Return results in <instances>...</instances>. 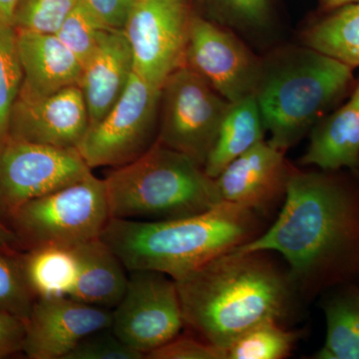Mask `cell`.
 <instances>
[{
	"mask_svg": "<svg viewBox=\"0 0 359 359\" xmlns=\"http://www.w3.org/2000/svg\"><path fill=\"white\" fill-rule=\"evenodd\" d=\"M90 126L78 85L40 98L18 97L9 119V139L77 149Z\"/></svg>",
	"mask_w": 359,
	"mask_h": 359,
	"instance_id": "obj_14",
	"label": "cell"
},
{
	"mask_svg": "<svg viewBox=\"0 0 359 359\" xmlns=\"http://www.w3.org/2000/svg\"><path fill=\"white\" fill-rule=\"evenodd\" d=\"M175 282L185 327L224 351L250 328L287 318L297 294L269 252L233 250Z\"/></svg>",
	"mask_w": 359,
	"mask_h": 359,
	"instance_id": "obj_2",
	"label": "cell"
},
{
	"mask_svg": "<svg viewBox=\"0 0 359 359\" xmlns=\"http://www.w3.org/2000/svg\"><path fill=\"white\" fill-rule=\"evenodd\" d=\"M144 354L118 339L111 328L99 330L80 340L65 359H142Z\"/></svg>",
	"mask_w": 359,
	"mask_h": 359,
	"instance_id": "obj_30",
	"label": "cell"
},
{
	"mask_svg": "<svg viewBox=\"0 0 359 359\" xmlns=\"http://www.w3.org/2000/svg\"><path fill=\"white\" fill-rule=\"evenodd\" d=\"M108 30L110 28L96 18L83 0H79L55 35L83 65Z\"/></svg>",
	"mask_w": 359,
	"mask_h": 359,
	"instance_id": "obj_26",
	"label": "cell"
},
{
	"mask_svg": "<svg viewBox=\"0 0 359 359\" xmlns=\"http://www.w3.org/2000/svg\"><path fill=\"white\" fill-rule=\"evenodd\" d=\"M111 219L104 179L89 173L26 203L9 222L20 247L74 248L100 238Z\"/></svg>",
	"mask_w": 359,
	"mask_h": 359,
	"instance_id": "obj_6",
	"label": "cell"
},
{
	"mask_svg": "<svg viewBox=\"0 0 359 359\" xmlns=\"http://www.w3.org/2000/svg\"><path fill=\"white\" fill-rule=\"evenodd\" d=\"M77 276L70 297L84 304L113 309L119 304L128 283L121 259L100 238L72 248Z\"/></svg>",
	"mask_w": 359,
	"mask_h": 359,
	"instance_id": "obj_19",
	"label": "cell"
},
{
	"mask_svg": "<svg viewBox=\"0 0 359 359\" xmlns=\"http://www.w3.org/2000/svg\"><path fill=\"white\" fill-rule=\"evenodd\" d=\"M209 20L237 30L264 29L271 18V0H201Z\"/></svg>",
	"mask_w": 359,
	"mask_h": 359,
	"instance_id": "obj_27",
	"label": "cell"
},
{
	"mask_svg": "<svg viewBox=\"0 0 359 359\" xmlns=\"http://www.w3.org/2000/svg\"><path fill=\"white\" fill-rule=\"evenodd\" d=\"M18 48L23 75L18 97L40 98L79 83L82 65L55 34L18 32Z\"/></svg>",
	"mask_w": 359,
	"mask_h": 359,
	"instance_id": "obj_17",
	"label": "cell"
},
{
	"mask_svg": "<svg viewBox=\"0 0 359 359\" xmlns=\"http://www.w3.org/2000/svg\"><path fill=\"white\" fill-rule=\"evenodd\" d=\"M18 256L0 250V313L26 320L36 299L26 283Z\"/></svg>",
	"mask_w": 359,
	"mask_h": 359,
	"instance_id": "obj_29",
	"label": "cell"
},
{
	"mask_svg": "<svg viewBox=\"0 0 359 359\" xmlns=\"http://www.w3.org/2000/svg\"><path fill=\"white\" fill-rule=\"evenodd\" d=\"M302 166L359 171V78L346 102L328 113L309 132Z\"/></svg>",
	"mask_w": 359,
	"mask_h": 359,
	"instance_id": "obj_18",
	"label": "cell"
},
{
	"mask_svg": "<svg viewBox=\"0 0 359 359\" xmlns=\"http://www.w3.org/2000/svg\"><path fill=\"white\" fill-rule=\"evenodd\" d=\"M262 218L223 202L208 211L164 221L111 218L100 238L127 271H155L177 280L262 233Z\"/></svg>",
	"mask_w": 359,
	"mask_h": 359,
	"instance_id": "obj_3",
	"label": "cell"
},
{
	"mask_svg": "<svg viewBox=\"0 0 359 359\" xmlns=\"http://www.w3.org/2000/svg\"><path fill=\"white\" fill-rule=\"evenodd\" d=\"M285 155L264 140L233 160L215 179L222 200L269 217L283 205L294 169Z\"/></svg>",
	"mask_w": 359,
	"mask_h": 359,
	"instance_id": "obj_15",
	"label": "cell"
},
{
	"mask_svg": "<svg viewBox=\"0 0 359 359\" xmlns=\"http://www.w3.org/2000/svg\"><path fill=\"white\" fill-rule=\"evenodd\" d=\"M302 41L353 69L359 67V2L320 11L302 33Z\"/></svg>",
	"mask_w": 359,
	"mask_h": 359,
	"instance_id": "obj_23",
	"label": "cell"
},
{
	"mask_svg": "<svg viewBox=\"0 0 359 359\" xmlns=\"http://www.w3.org/2000/svg\"><path fill=\"white\" fill-rule=\"evenodd\" d=\"M134 73L131 47L123 29H110L82 65L79 86L90 126L100 121L124 93Z\"/></svg>",
	"mask_w": 359,
	"mask_h": 359,
	"instance_id": "obj_16",
	"label": "cell"
},
{
	"mask_svg": "<svg viewBox=\"0 0 359 359\" xmlns=\"http://www.w3.org/2000/svg\"><path fill=\"white\" fill-rule=\"evenodd\" d=\"M25 320L13 314L0 313V358L22 351Z\"/></svg>",
	"mask_w": 359,
	"mask_h": 359,
	"instance_id": "obj_33",
	"label": "cell"
},
{
	"mask_svg": "<svg viewBox=\"0 0 359 359\" xmlns=\"http://www.w3.org/2000/svg\"><path fill=\"white\" fill-rule=\"evenodd\" d=\"M184 66L229 102L255 95L262 59L229 28L194 13Z\"/></svg>",
	"mask_w": 359,
	"mask_h": 359,
	"instance_id": "obj_12",
	"label": "cell"
},
{
	"mask_svg": "<svg viewBox=\"0 0 359 359\" xmlns=\"http://www.w3.org/2000/svg\"><path fill=\"white\" fill-rule=\"evenodd\" d=\"M194 13L192 0L135 1L123 28L135 74L161 89L170 75L183 67Z\"/></svg>",
	"mask_w": 359,
	"mask_h": 359,
	"instance_id": "obj_9",
	"label": "cell"
},
{
	"mask_svg": "<svg viewBox=\"0 0 359 359\" xmlns=\"http://www.w3.org/2000/svg\"><path fill=\"white\" fill-rule=\"evenodd\" d=\"M112 309L70 297L39 299L25 320L22 351L32 359H65L87 335L112 325Z\"/></svg>",
	"mask_w": 359,
	"mask_h": 359,
	"instance_id": "obj_13",
	"label": "cell"
},
{
	"mask_svg": "<svg viewBox=\"0 0 359 359\" xmlns=\"http://www.w3.org/2000/svg\"><path fill=\"white\" fill-rule=\"evenodd\" d=\"M327 337L316 359H359V282L325 294L323 304Z\"/></svg>",
	"mask_w": 359,
	"mask_h": 359,
	"instance_id": "obj_21",
	"label": "cell"
},
{
	"mask_svg": "<svg viewBox=\"0 0 359 359\" xmlns=\"http://www.w3.org/2000/svg\"><path fill=\"white\" fill-rule=\"evenodd\" d=\"M129 273L124 295L112 309L111 330L146 358L178 337L185 327L183 311L171 276L145 269Z\"/></svg>",
	"mask_w": 359,
	"mask_h": 359,
	"instance_id": "obj_11",
	"label": "cell"
},
{
	"mask_svg": "<svg viewBox=\"0 0 359 359\" xmlns=\"http://www.w3.org/2000/svg\"><path fill=\"white\" fill-rule=\"evenodd\" d=\"M356 174H358V176H359V171H358V172H356Z\"/></svg>",
	"mask_w": 359,
	"mask_h": 359,
	"instance_id": "obj_37",
	"label": "cell"
},
{
	"mask_svg": "<svg viewBox=\"0 0 359 359\" xmlns=\"http://www.w3.org/2000/svg\"><path fill=\"white\" fill-rule=\"evenodd\" d=\"M231 102L189 68H179L161 88L157 141L204 168Z\"/></svg>",
	"mask_w": 359,
	"mask_h": 359,
	"instance_id": "obj_7",
	"label": "cell"
},
{
	"mask_svg": "<svg viewBox=\"0 0 359 359\" xmlns=\"http://www.w3.org/2000/svg\"><path fill=\"white\" fill-rule=\"evenodd\" d=\"M235 250L280 254L306 299L359 282L358 174L294 168L278 218Z\"/></svg>",
	"mask_w": 359,
	"mask_h": 359,
	"instance_id": "obj_1",
	"label": "cell"
},
{
	"mask_svg": "<svg viewBox=\"0 0 359 359\" xmlns=\"http://www.w3.org/2000/svg\"><path fill=\"white\" fill-rule=\"evenodd\" d=\"M20 247L18 238L6 224L0 221V250L11 256H18Z\"/></svg>",
	"mask_w": 359,
	"mask_h": 359,
	"instance_id": "obj_34",
	"label": "cell"
},
{
	"mask_svg": "<svg viewBox=\"0 0 359 359\" xmlns=\"http://www.w3.org/2000/svg\"><path fill=\"white\" fill-rule=\"evenodd\" d=\"M79 0H20L13 25L18 32L55 34Z\"/></svg>",
	"mask_w": 359,
	"mask_h": 359,
	"instance_id": "obj_28",
	"label": "cell"
},
{
	"mask_svg": "<svg viewBox=\"0 0 359 359\" xmlns=\"http://www.w3.org/2000/svg\"><path fill=\"white\" fill-rule=\"evenodd\" d=\"M359 0H320V11H327L346 4H355Z\"/></svg>",
	"mask_w": 359,
	"mask_h": 359,
	"instance_id": "obj_36",
	"label": "cell"
},
{
	"mask_svg": "<svg viewBox=\"0 0 359 359\" xmlns=\"http://www.w3.org/2000/svg\"><path fill=\"white\" fill-rule=\"evenodd\" d=\"M299 335L280 325L266 321L250 328L226 349V359H283L294 348Z\"/></svg>",
	"mask_w": 359,
	"mask_h": 359,
	"instance_id": "obj_24",
	"label": "cell"
},
{
	"mask_svg": "<svg viewBox=\"0 0 359 359\" xmlns=\"http://www.w3.org/2000/svg\"><path fill=\"white\" fill-rule=\"evenodd\" d=\"M161 89L132 74L119 100L89 126L77 150L90 169L121 167L157 141Z\"/></svg>",
	"mask_w": 359,
	"mask_h": 359,
	"instance_id": "obj_8",
	"label": "cell"
},
{
	"mask_svg": "<svg viewBox=\"0 0 359 359\" xmlns=\"http://www.w3.org/2000/svg\"><path fill=\"white\" fill-rule=\"evenodd\" d=\"M18 32L0 18V147L9 139V119L22 83Z\"/></svg>",
	"mask_w": 359,
	"mask_h": 359,
	"instance_id": "obj_25",
	"label": "cell"
},
{
	"mask_svg": "<svg viewBox=\"0 0 359 359\" xmlns=\"http://www.w3.org/2000/svg\"><path fill=\"white\" fill-rule=\"evenodd\" d=\"M150 359H226V351L205 340L178 337L146 355Z\"/></svg>",
	"mask_w": 359,
	"mask_h": 359,
	"instance_id": "obj_31",
	"label": "cell"
},
{
	"mask_svg": "<svg viewBox=\"0 0 359 359\" xmlns=\"http://www.w3.org/2000/svg\"><path fill=\"white\" fill-rule=\"evenodd\" d=\"M136 1H139V0H136Z\"/></svg>",
	"mask_w": 359,
	"mask_h": 359,
	"instance_id": "obj_38",
	"label": "cell"
},
{
	"mask_svg": "<svg viewBox=\"0 0 359 359\" xmlns=\"http://www.w3.org/2000/svg\"><path fill=\"white\" fill-rule=\"evenodd\" d=\"M266 132L255 95L231 103L205 160V174L216 179L233 160L266 140Z\"/></svg>",
	"mask_w": 359,
	"mask_h": 359,
	"instance_id": "obj_20",
	"label": "cell"
},
{
	"mask_svg": "<svg viewBox=\"0 0 359 359\" xmlns=\"http://www.w3.org/2000/svg\"><path fill=\"white\" fill-rule=\"evenodd\" d=\"M20 0H0V18L13 23L14 11Z\"/></svg>",
	"mask_w": 359,
	"mask_h": 359,
	"instance_id": "obj_35",
	"label": "cell"
},
{
	"mask_svg": "<svg viewBox=\"0 0 359 359\" xmlns=\"http://www.w3.org/2000/svg\"><path fill=\"white\" fill-rule=\"evenodd\" d=\"M18 259L35 299L70 297L77 276L72 248H33L25 255H18Z\"/></svg>",
	"mask_w": 359,
	"mask_h": 359,
	"instance_id": "obj_22",
	"label": "cell"
},
{
	"mask_svg": "<svg viewBox=\"0 0 359 359\" xmlns=\"http://www.w3.org/2000/svg\"><path fill=\"white\" fill-rule=\"evenodd\" d=\"M111 218L164 221L223 202L215 179L188 156L156 141L147 152L104 179Z\"/></svg>",
	"mask_w": 359,
	"mask_h": 359,
	"instance_id": "obj_5",
	"label": "cell"
},
{
	"mask_svg": "<svg viewBox=\"0 0 359 359\" xmlns=\"http://www.w3.org/2000/svg\"><path fill=\"white\" fill-rule=\"evenodd\" d=\"M89 173L77 149L8 139L0 147V221L9 224L26 203Z\"/></svg>",
	"mask_w": 359,
	"mask_h": 359,
	"instance_id": "obj_10",
	"label": "cell"
},
{
	"mask_svg": "<svg viewBox=\"0 0 359 359\" xmlns=\"http://www.w3.org/2000/svg\"><path fill=\"white\" fill-rule=\"evenodd\" d=\"M90 11L110 29H123L136 0H83Z\"/></svg>",
	"mask_w": 359,
	"mask_h": 359,
	"instance_id": "obj_32",
	"label": "cell"
},
{
	"mask_svg": "<svg viewBox=\"0 0 359 359\" xmlns=\"http://www.w3.org/2000/svg\"><path fill=\"white\" fill-rule=\"evenodd\" d=\"M353 70L306 45L278 49L262 59L255 97L269 143L283 152L299 143L348 98L356 83Z\"/></svg>",
	"mask_w": 359,
	"mask_h": 359,
	"instance_id": "obj_4",
	"label": "cell"
}]
</instances>
